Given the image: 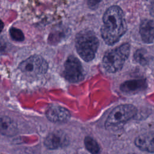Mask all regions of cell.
<instances>
[{
  "mask_svg": "<svg viewBox=\"0 0 154 154\" xmlns=\"http://www.w3.org/2000/svg\"><path fill=\"white\" fill-rule=\"evenodd\" d=\"M5 48V43L2 39L0 38V52H2Z\"/></svg>",
  "mask_w": 154,
  "mask_h": 154,
  "instance_id": "cell-17",
  "label": "cell"
},
{
  "mask_svg": "<svg viewBox=\"0 0 154 154\" xmlns=\"http://www.w3.org/2000/svg\"><path fill=\"white\" fill-rule=\"evenodd\" d=\"M134 60L142 66H145L148 63L147 52L143 48L137 49L134 54Z\"/></svg>",
  "mask_w": 154,
  "mask_h": 154,
  "instance_id": "cell-14",
  "label": "cell"
},
{
  "mask_svg": "<svg viewBox=\"0 0 154 154\" xmlns=\"http://www.w3.org/2000/svg\"><path fill=\"white\" fill-rule=\"evenodd\" d=\"M84 145L87 150L91 153H97L100 152L98 143L91 137L87 136L84 139Z\"/></svg>",
  "mask_w": 154,
  "mask_h": 154,
  "instance_id": "cell-13",
  "label": "cell"
},
{
  "mask_svg": "<svg viewBox=\"0 0 154 154\" xmlns=\"http://www.w3.org/2000/svg\"><path fill=\"white\" fill-rule=\"evenodd\" d=\"M19 69L26 74L35 76L45 74L48 70V65L43 57L35 55L21 62Z\"/></svg>",
  "mask_w": 154,
  "mask_h": 154,
  "instance_id": "cell-5",
  "label": "cell"
},
{
  "mask_svg": "<svg viewBox=\"0 0 154 154\" xmlns=\"http://www.w3.org/2000/svg\"><path fill=\"white\" fill-rule=\"evenodd\" d=\"M99 42L95 34L90 30H83L76 35L75 46L79 57L85 61L93 60L99 47Z\"/></svg>",
  "mask_w": 154,
  "mask_h": 154,
  "instance_id": "cell-2",
  "label": "cell"
},
{
  "mask_svg": "<svg viewBox=\"0 0 154 154\" xmlns=\"http://www.w3.org/2000/svg\"><path fill=\"white\" fill-rule=\"evenodd\" d=\"M65 78L70 82H79L84 79V70L80 61L75 56L70 55L64 63L63 72Z\"/></svg>",
  "mask_w": 154,
  "mask_h": 154,
  "instance_id": "cell-6",
  "label": "cell"
},
{
  "mask_svg": "<svg viewBox=\"0 0 154 154\" xmlns=\"http://www.w3.org/2000/svg\"><path fill=\"white\" fill-rule=\"evenodd\" d=\"M135 146L140 150L153 153L154 143L153 133H147L138 135L135 140Z\"/></svg>",
  "mask_w": 154,
  "mask_h": 154,
  "instance_id": "cell-11",
  "label": "cell"
},
{
  "mask_svg": "<svg viewBox=\"0 0 154 154\" xmlns=\"http://www.w3.org/2000/svg\"><path fill=\"white\" fill-rule=\"evenodd\" d=\"M10 34L11 37L17 42H22L25 38L23 32L20 29L14 27H12L10 29Z\"/></svg>",
  "mask_w": 154,
  "mask_h": 154,
  "instance_id": "cell-15",
  "label": "cell"
},
{
  "mask_svg": "<svg viewBox=\"0 0 154 154\" xmlns=\"http://www.w3.org/2000/svg\"><path fill=\"white\" fill-rule=\"evenodd\" d=\"M103 0H88L87 1V4L89 7H93L99 4L101 1Z\"/></svg>",
  "mask_w": 154,
  "mask_h": 154,
  "instance_id": "cell-16",
  "label": "cell"
},
{
  "mask_svg": "<svg viewBox=\"0 0 154 154\" xmlns=\"http://www.w3.org/2000/svg\"><path fill=\"white\" fill-rule=\"evenodd\" d=\"M153 20L150 19L143 20L140 25V34L143 42L149 44L153 42Z\"/></svg>",
  "mask_w": 154,
  "mask_h": 154,
  "instance_id": "cell-10",
  "label": "cell"
},
{
  "mask_svg": "<svg viewBox=\"0 0 154 154\" xmlns=\"http://www.w3.org/2000/svg\"><path fill=\"white\" fill-rule=\"evenodd\" d=\"M46 117L54 123L64 122L70 117V113L66 108L59 105L50 106L46 111Z\"/></svg>",
  "mask_w": 154,
  "mask_h": 154,
  "instance_id": "cell-8",
  "label": "cell"
},
{
  "mask_svg": "<svg viewBox=\"0 0 154 154\" xmlns=\"http://www.w3.org/2000/svg\"><path fill=\"white\" fill-rule=\"evenodd\" d=\"M130 53V45L125 43L122 45L105 52L102 64L105 69L109 73L119 72L123 67Z\"/></svg>",
  "mask_w": 154,
  "mask_h": 154,
  "instance_id": "cell-3",
  "label": "cell"
},
{
  "mask_svg": "<svg viewBox=\"0 0 154 154\" xmlns=\"http://www.w3.org/2000/svg\"><path fill=\"white\" fill-rule=\"evenodd\" d=\"M68 141L66 134L60 131H57L49 134L46 137L44 144L49 149L55 150L66 146Z\"/></svg>",
  "mask_w": 154,
  "mask_h": 154,
  "instance_id": "cell-7",
  "label": "cell"
},
{
  "mask_svg": "<svg viewBox=\"0 0 154 154\" xmlns=\"http://www.w3.org/2000/svg\"><path fill=\"white\" fill-rule=\"evenodd\" d=\"M100 32L103 41L108 45L118 42L127 31V24L122 9L117 5L109 7L103 16Z\"/></svg>",
  "mask_w": 154,
  "mask_h": 154,
  "instance_id": "cell-1",
  "label": "cell"
},
{
  "mask_svg": "<svg viewBox=\"0 0 154 154\" xmlns=\"http://www.w3.org/2000/svg\"><path fill=\"white\" fill-rule=\"evenodd\" d=\"M147 87V84L145 79H138L123 82L120 86V89L123 93L131 95L144 90Z\"/></svg>",
  "mask_w": 154,
  "mask_h": 154,
  "instance_id": "cell-9",
  "label": "cell"
},
{
  "mask_svg": "<svg viewBox=\"0 0 154 154\" xmlns=\"http://www.w3.org/2000/svg\"><path fill=\"white\" fill-rule=\"evenodd\" d=\"M137 113V108L133 105L124 104L114 108L108 116L105 126L107 129L120 128Z\"/></svg>",
  "mask_w": 154,
  "mask_h": 154,
  "instance_id": "cell-4",
  "label": "cell"
},
{
  "mask_svg": "<svg viewBox=\"0 0 154 154\" xmlns=\"http://www.w3.org/2000/svg\"><path fill=\"white\" fill-rule=\"evenodd\" d=\"M4 26V24L3 22L0 19V32L2 31Z\"/></svg>",
  "mask_w": 154,
  "mask_h": 154,
  "instance_id": "cell-18",
  "label": "cell"
},
{
  "mask_svg": "<svg viewBox=\"0 0 154 154\" xmlns=\"http://www.w3.org/2000/svg\"><path fill=\"white\" fill-rule=\"evenodd\" d=\"M17 132V125L11 119L7 116H0V134L11 137Z\"/></svg>",
  "mask_w": 154,
  "mask_h": 154,
  "instance_id": "cell-12",
  "label": "cell"
}]
</instances>
